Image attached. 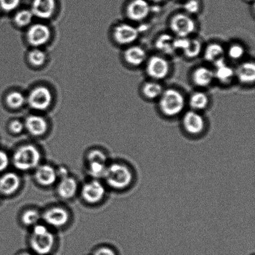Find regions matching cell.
<instances>
[{"label": "cell", "mask_w": 255, "mask_h": 255, "mask_svg": "<svg viewBox=\"0 0 255 255\" xmlns=\"http://www.w3.org/2000/svg\"><path fill=\"white\" fill-rule=\"evenodd\" d=\"M105 184L114 191L124 192L131 188L136 183L137 174L131 164L125 161L109 163L103 178Z\"/></svg>", "instance_id": "cell-1"}, {"label": "cell", "mask_w": 255, "mask_h": 255, "mask_svg": "<svg viewBox=\"0 0 255 255\" xmlns=\"http://www.w3.org/2000/svg\"><path fill=\"white\" fill-rule=\"evenodd\" d=\"M187 100L182 90L176 87H165L156 101L157 111L167 119L179 118L187 110Z\"/></svg>", "instance_id": "cell-2"}, {"label": "cell", "mask_w": 255, "mask_h": 255, "mask_svg": "<svg viewBox=\"0 0 255 255\" xmlns=\"http://www.w3.org/2000/svg\"><path fill=\"white\" fill-rule=\"evenodd\" d=\"M42 154L38 147L32 144L17 147L11 157V163L21 172L32 171L41 164Z\"/></svg>", "instance_id": "cell-3"}, {"label": "cell", "mask_w": 255, "mask_h": 255, "mask_svg": "<svg viewBox=\"0 0 255 255\" xmlns=\"http://www.w3.org/2000/svg\"><path fill=\"white\" fill-rule=\"evenodd\" d=\"M29 245L32 251L38 255H47L53 249L56 238L46 224H37L32 227Z\"/></svg>", "instance_id": "cell-4"}, {"label": "cell", "mask_w": 255, "mask_h": 255, "mask_svg": "<svg viewBox=\"0 0 255 255\" xmlns=\"http://www.w3.org/2000/svg\"><path fill=\"white\" fill-rule=\"evenodd\" d=\"M182 131L191 138H199L206 134L208 121L202 112L187 109L179 117Z\"/></svg>", "instance_id": "cell-5"}, {"label": "cell", "mask_w": 255, "mask_h": 255, "mask_svg": "<svg viewBox=\"0 0 255 255\" xmlns=\"http://www.w3.org/2000/svg\"><path fill=\"white\" fill-rule=\"evenodd\" d=\"M167 27L170 33L181 38L194 36L199 28L195 17L184 12L171 15L167 21Z\"/></svg>", "instance_id": "cell-6"}, {"label": "cell", "mask_w": 255, "mask_h": 255, "mask_svg": "<svg viewBox=\"0 0 255 255\" xmlns=\"http://www.w3.org/2000/svg\"><path fill=\"white\" fill-rule=\"evenodd\" d=\"M142 67L147 79L161 82L171 76L172 70L171 59L157 53L149 55Z\"/></svg>", "instance_id": "cell-7"}, {"label": "cell", "mask_w": 255, "mask_h": 255, "mask_svg": "<svg viewBox=\"0 0 255 255\" xmlns=\"http://www.w3.org/2000/svg\"><path fill=\"white\" fill-rule=\"evenodd\" d=\"M174 46L177 55L181 54L190 61L201 56L204 48L201 39L195 36L186 38L176 37Z\"/></svg>", "instance_id": "cell-8"}, {"label": "cell", "mask_w": 255, "mask_h": 255, "mask_svg": "<svg viewBox=\"0 0 255 255\" xmlns=\"http://www.w3.org/2000/svg\"><path fill=\"white\" fill-rule=\"evenodd\" d=\"M141 31L138 26L131 22H122L115 27L113 35L117 44L127 47L136 43Z\"/></svg>", "instance_id": "cell-9"}, {"label": "cell", "mask_w": 255, "mask_h": 255, "mask_svg": "<svg viewBox=\"0 0 255 255\" xmlns=\"http://www.w3.org/2000/svg\"><path fill=\"white\" fill-rule=\"evenodd\" d=\"M189 81L196 89L206 91L215 82L213 69L207 64L195 66L190 73Z\"/></svg>", "instance_id": "cell-10"}, {"label": "cell", "mask_w": 255, "mask_h": 255, "mask_svg": "<svg viewBox=\"0 0 255 255\" xmlns=\"http://www.w3.org/2000/svg\"><path fill=\"white\" fill-rule=\"evenodd\" d=\"M106 186L100 179H93L82 186L81 194L87 204L95 205L103 201L106 196Z\"/></svg>", "instance_id": "cell-11"}, {"label": "cell", "mask_w": 255, "mask_h": 255, "mask_svg": "<svg viewBox=\"0 0 255 255\" xmlns=\"http://www.w3.org/2000/svg\"><path fill=\"white\" fill-rule=\"evenodd\" d=\"M152 12V6L147 0H132L126 8L128 19L136 24L146 21Z\"/></svg>", "instance_id": "cell-12"}, {"label": "cell", "mask_w": 255, "mask_h": 255, "mask_svg": "<svg viewBox=\"0 0 255 255\" xmlns=\"http://www.w3.org/2000/svg\"><path fill=\"white\" fill-rule=\"evenodd\" d=\"M148 56L147 49L137 43L126 47L123 54L126 63L135 69L143 67Z\"/></svg>", "instance_id": "cell-13"}, {"label": "cell", "mask_w": 255, "mask_h": 255, "mask_svg": "<svg viewBox=\"0 0 255 255\" xmlns=\"http://www.w3.org/2000/svg\"><path fill=\"white\" fill-rule=\"evenodd\" d=\"M42 219L49 227L59 229L66 226L70 221L69 212L63 207L56 206L47 209L42 214Z\"/></svg>", "instance_id": "cell-14"}, {"label": "cell", "mask_w": 255, "mask_h": 255, "mask_svg": "<svg viewBox=\"0 0 255 255\" xmlns=\"http://www.w3.org/2000/svg\"><path fill=\"white\" fill-rule=\"evenodd\" d=\"M236 81L246 87L254 86L255 82V63L254 60L247 59L239 62L235 67Z\"/></svg>", "instance_id": "cell-15"}, {"label": "cell", "mask_w": 255, "mask_h": 255, "mask_svg": "<svg viewBox=\"0 0 255 255\" xmlns=\"http://www.w3.org/2000/svg\"><path fill=\"white\" fill-rule=\"evenodd\" d=\"M215 82H217L222 86H229L236 82L235 76V67L227 62V59L220 60L213 66Z\"/></svg>", "instance_id": "cell-16"}, {"label": "cell", "mask_w": 255, "mask_h": 255, "mask_svg": "<svg viewBox=\"0 0 255 255\" xmlns=\"http://www.w3.org/2000/svg\"><path fill=\"white\" fill-rule=\"evenodd\" d=\"M27 102L31 108L37 111H45L51 106L52 94L46 87H36L30 92Z\"/></svg>", "instance_id": "cell-17"}, {"label": "cell", "mask_w": 255, "mask_h": 255, "mask_svg": "<svg viewBox=\"0 0 255 255\" xmlns=\"http://www.w3.org/2000/svg\"><path fill=\"white\" fill-rule=\"evenodd\" d=\"M175 39L176 37L170 32H162L157 35L154 40L153 46L156 53L162 55L169 59L177 56L175 49Z\"/></svg>", "instance_id": "cell-18"}, {"label": "cell", "mask_w": 255, "mask_h": 255, "mask_svg": "<svg viewBox=\"0 0 255 255\" xmlns=\"http://www.w3.org/2000/svg\"><path fill=\"white\" fill-rule=\"evenodd\" d=\"M21 186V179L14 172H3L0 176V194L11 196L16 193Z\"/></svg>", "instance_id": "cell-19"}, {"label": "cell", "mask_w": 255, "mask_h": 255, "mask_svg": "<svg viewBox=\"0 0 255 255\" xmlns=\"http://www.w3.org/2000/svg\"><path fill=\"white\" fill-rule=\"evenodd\" d=\"M205 62L209 66L226 59V46L218 41L209 42L204 46L202 56Z\"/></svg>", "instance_id": "cell-20"}, {"label": "cell", "mask_w": 255, "mask_h": 255, "mask_svg": "<svg viewBox=\"0 0 255 255\" xmlns=\"http://www.w3.org/2000/svg\"><path fill=\"white\" fill-rule=\"evenodd\" d=\"M187 101L189 109L204 113L211 106V99L205 90L196 89L187 97Z\"/></svg>", "instance_id": "cell-21"}, {"label": "cell", "mask_w": 255, "mask_h": 255, "mask_svg": "<svg viewBox=\"0 0 255 255\" xmlns=\"http://www.w3.org/2000/svg\"><path fill=\"white\" fill-rule=\"evenodd\" d=\"M34 177L37 183L43 187L53 186L58 179L56 169L49 164H40L34 169Z\"/></svg>", "instance_id": "cell-22"}, {"label": "cell", "mask_w": 255, "mask_h": 255, "mask_svg": "<svg viewBox=\"0 0 255 255\" xmlns=\"http://www.w3.org/2000/svg\"><path fill=\"white\" fill-rule=\"evenodd\" d=\"M51 37L48 27L42 24H36L29 27L27 33V41L33 46H41L46 43Z\"/></svg>", "instance_id": "cell-23"}, {"label": "cell", "mask_w": 255, "mask_h": 255, "mask_svg": "<svg viewBox=\"0 0 255 255\" xmlns=\"http://www.w3.org/2000/svg\"><path fill=\"white\" fill-rule=\"evenodd\" d=\"M164 88L162 82L147 79L140 86V95L147 101L156 102Z\"/></svg>", "instance_id": "cell-24"}, {"label": "cell", "mask_w": 255, "mask_h": 255, "mask_svg": "<svg viewBox=\"0 0 255 255\" xmlns=\"http://www.w3.org/2000/svg\"><path fill=\"white\" fill-rule=\"evenodd\" d=\"M55 9V0H34L31 11L34 16L46 19L50 18L53 15Z\"/></svg>", "instance_id": "cell-25"}, {"label": "cell", "mask_w": 255, "mask_h": 255, "mask_svg": "<svg viewBox=\"0 0 255 255\" xmlns=\"http://www.w3.org/2000/svg\"><path fill=\"white\" fill-rule=\"evenodd\" d=\"M78 184L76 179L71 176L60 179L57 186V193L61 199L70 200L76 196Z\"/></svg>", "instance_id": "cell-26"}, {"label": "cell", "mask_w": 255, "mask_h": 255, "mask_svg": "<svg viewBox=\"0 0 255 255\" xmlns=\"http://www.w3.org/2000/svg\"><path fill=\"white\" fill-rule=\"evenodd\" d=\"M24 128L30 134L34 136H41L46 133L47 124L43 117L39 116H31L25 121Z\"/></svg>", "instance_id": "cell-27"}, {"label": "cell", "mask_w": 255, "mask_h": 255, "mask_svg": "<svg viewBox=\"0 0 255 255\" xmlns=\"http://www.w3.org/2000/svg\"><path fill=\"white\" fill-rule=\"evenodd\" d=\"M247 55L246 46L241 42H232L228 46L226 47V59L232 61L240 62L244 60Z\"/></svg>", "instance_id": "cell-28"}, {"label": "cell", "mask_w": 255, "mask_h": 255, "mask_svg": "<svg viewBox=\"0 0 255 255\" xmlns=\"http://www.w3.org/2000/svg\"><path fill=\"white\" fill-rule=\"evenodd\" d=\"M42 219V214L39 211L35 209L26 210L21 216V223L26 227H33L35 225L39 223L40 220Z\"/></svg>", "instance_id": "cell-29"}, {"label": "cell", "mask_w": 255, "mask_h": 255, "mask_svg": "<svg viewBox=\"0 0 255 255\" xmlns=\"http://www.w3.org/2000/svg\"><path fill=\"white\" fill-rule=\"evenodd\" d=\"M109 162L100 161L87 162V171L93 179L103 178Z\"/></svg>", "instance_id": "cell-30"}, {"label": "cell", "mask_w": 255, "mask_h": 255, "mask_svg": "<svg viewBox=\"0 0 255 255\" xmlns=\"http://www.w3.org/2000/svg\"><path fill=\"white\" fill-rule=\"evenodd\" d=\"M26 101L23 95L19 92H13L6 97V103L12 109H19L23 106Z\"/></svg>", "instance_id": "cell-31"}, {"label": "cell", "mask_w": 255, "mask_h": 255, "mask_svg": "<svg viewBox=\"0 0 255 255\" xmlns=\"http://www.w3.org/2000/svg\"><path fill=\"white\" fill-rule=\"evenodd\" d=\"M183 12L195 17L201 11V4L199 0H186L183 5Z\"/></svg>", "instance_id": "cell-32"}, {"label": "cell", "mask_w": 255, "mask_h": 255, "mask_svg": "<svg viewBox=\"0 0 255 255\" xmlns=\"http://www.w3.org/2000/svg\"><path fill=\"white\" fill-rule=\"evenodd\" d=\"M33 16L34 15L32 13L31 11L26 9L22 10V11L17 12L16 14L14 17V21L17 26H26L31 23Z\"/></svg>", "instance_id": "cell-33"}, {"label": "cell", "mask_w": 255, "mask_h": 255, "mask_svg": "<svg viewBox=\"0 0 255 255\" xmlns=\"http://www.w3.org/2000/svg\"><path fill=\"white\" fill-rule=\"evenodd\" d=\"M28 58L30 63L33 66H40L46 61V56L41 50L36 49L30 52Z\"/></svg>", "instance_id": "cell-34"}, {"label": "cell", "mask_w": 255, "mask_h": 255, "mask_svg": "<svg viewBox=\"0 0 255 255\" xmlns=\"http://www.w3.org/2000/svg\"><path fill=\"white\" fill-rule=\"evenodd\" d=\"M91 161L108 162V157L102 150L92 149L87 155V162Z\"/></svg>", "instance_id": "cell-35"}, {"label": "cell", "mask_w": 255, "mask_h": 255, "mask_svg": "<svg viewBox=\"0 0 255 255\" xmlns=\"http://www.w3.org/2000/svg\"><path fill=\"white\" fill-rule=\"evenodd\" d=\"M21 0H0V7L4 11H13L19 6Z\"/></svg>", "instance_id": "cell-36"}, {"label": "cell", "mask_w": 255, "mask_h": 255, "mask_svg": "<svg viewBox=\"0 0 255 255\" xmlns=\"http://www.w3.org/2000/svg\"><path fill=\"white\" fill-rule=\"evenodd\" d=\"M11 163V157L4 150L0 149V173H3Z\"/></svg>", "instance_id": "cell-37"}, {"label": "cell", "mask_w": 255, "mask_h": 255, "mask_svg": "<svg viewBox=\"0 0 255 255\" xmlns=\"http://www.w3.org/2000/svg\"><path fill=\"white\" fill-rule=\"evenodd\" d=\"M24 125L19 121H14L11 122L9 125V129L12 133L19 134L23 131Z\"/></svg>", "instance_id": "cell-38"}, {"label": "cell", "mask_w": 255, "mask_h": 255, "mask_svg": "<svg viewBox=\"0 0 255 255\" xmlns=\"http://www.w3.org/2000/svg\"><path fill=\"white\" fill-rule=\"evenodd\" d=\"M94 255H117L114 249L109 247H103L97 250Z\"/></svg>", "instance_id": "cell-39"}, {"label": "cell", "mask_w": 255, "mask_h": 255, "mask_svg": "<svg viewBox=\"0 0 255 255\" xmlns=\"http://www.w3.org/2000/svg\"><path fill=\"white\" fill-rule=\"evenodd\" d=\"M57 178L61 179L70 176L69 169L65 166H60L56 169Z\"/></svg>", "instance_id": "cell-40"}, {"label": "cell", "mask_w": 255, "mask_h": 255, "mask_svg": "<svg viewBox=\"0 0 255 255\" xmlns=\"http://www.w3.org/2000/svg\"><path fill=\"white\" fill-rule=\"evenodd\" d=\"M149 2H154V3H159V2H161L164 0H147Z\"/></svg>", "instance_id": "cell-41"}, {"label": "cell", "mask_w": 255, "mask_h": 255, "mask_svg": "<svg viewBox=\"0 0 255 255\" xmlns=\"http://www.w3.org/2000/svg\"><path fill=\"white\" fill-rule=\"evenodd\" d=\"M20 255H32L28 254V253H24V254H22Z\"/></svg>", "instance_id": "cell-42"}, {"label": "cell", "mask_w": 255, "mask_h": 255, "mask_svg": "<svg viewBox=\"0 0 255 255\" xmlns=\"http://www.w3.org/2000/svg\"><path fill=\"white\" fill-rule=\"evenodd\" d=\"M246 1H249V2H252V1H254V0H246Z\"/></svg>", "instance_id": "cell-43"}, {"label": "cell", "mask_w": 255, "mask_h": 255, "mask_svg": "<svg viewBox=\"0 0 255 255\" xmlns=\"http://www.w3.org/2000/svg\"><path fill=\"white\" fill-rule=\"evenodd\" d=\"M1 195L0 194V199H1Z\"/></svg>", "instance_id": "cell-44"}]
</instances>
